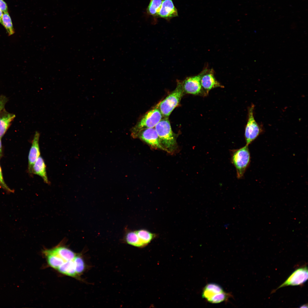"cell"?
Returning a JSON list of instances; mask_svg holds the SVG:
<instances>
[{
    "instance_id": "obj_5",
    "label": "cell",
    "mask_w": 308,
    "mask_h": 308,
    "mask_svg": "<svg viewBox=\"0 0 308 308\" xmlns=\"http://www.w3.org/2000/svg\"><path fill=\"white\" fill-rule=\"evenodd\" d=\"M163 115L158 105L147 113L132 128V135L145 129L154 128L162 119Z\"/></svg>"
},
{
    "instance_id": "obj_7",
    "label": "cell",
    "mask_w": 308,
    "mask_h": 308,
    "mask_svg": "<svg viewBox=\"0 0 308 308\" xmlns=\"http://www.w3.org/2000/svg\"><path fill=\"white\" fill-rule=\"evenodd\" d=\"M132 136L139 139L153 148L164 151L155 127L142 129Z\"/></svg>"
},
{
    "instance_id": "obj_3",
    "label": "cell",
    "mask_w": 308,
    "mask_h": 308,
    "mask_svg": "<svg viewBox=\"0 0 308 308\" xmlns=\"http://www.w3.org/2000/svg\"><path fill=\"white\" fill-rule=\"evenodd\" d=\"M184 93L180 81L178 80L175 90L158 105L163 116L168 117L178 105Z\"/></svg>"
},
{
    "instance_id": "obj_16",
    "label": "cell",
    "mask_w": 308,
    "mask_h": 308,
    "mask_svg": "<svg viewBox=\"0 0 308 308\" xmlns=\"http://www.w3.org/2000/svg\"><path fill=\"white\" fill-rule=\"evenodd\" d=\"M56 253L65 262L74 259L76 254L66 246L59 245L52 248Z\"/></svg>"
},
{
    "instance_id": "obj_25",
    "label": "cell",
    "mask_w": 308,
    "mask_h": 308,
    "mask_svg": "<svg viewBox=\"0 0 308 308\" xmlns=\"http://www.w3.org/2000/svg\"><path fill=\"white\" fill-rule=\"evenodd\" d=\"M7 101V98L4 96H0V112L5 107V106Z\"/></svg>"
},
{
    "instance_id": "obj_15",
    "label": "cell",
    "mask_w": 308,
    "mask_h": 308,
    "mask_svg": "<svg viewBox=\"0 0 308 308\" xmlns=\"http://www.w3.org/2000/svg\"><path fill=\"white\" fill-rule=\"evenodd\" d=\"M223 292V288L220 285L215 283H209L206 285L203 288L202 297L208 301L216 294Z\"/></svg>"
},
{
    "instance_id": "obj_2",
    "label": "cell",
    "mask_w": 308,
    "mask_h": 308,
    "mask_svg": "<svg viewBox=\"0 0 308 308\" xmlns=\"http://www.w3.org/2000/svg\"><path fill=\"white\" fill-rule=\"evenodd\" d=\"M231 162L235 168L237 177L242 179L250 162V155L248 145L231 150Z\"/></svg>"
},
{
    "instance_id": "obj_13",
    "label": "cell",
    "mask_w": 308,
    "mask_h": 308,
    "mask_svg": "<svg viewBox=\"0 0 308 308\" xmlns=\"http://www.w3.org/2000/svg\"><path fill=\"white\" fill-rule=\"evenodd\" d=\"M43 253L46 258L48 264L52 268L57 270L65 261L58 255L52 248L46 249Z\"/></svg>"
},
{
    "instance_id": "obj_26",
    "label": "cell",
    "mask_w": 308,
    "mask_h": 308,
    "mask_svg": "<svg viewBox=\"0 0 308 308\" xmlns=\"http://www.w3.org/2000/svg\"><path fill=\"white\" fill-rule=\"evenodd\" d=\"M0 9L3 13L8 11L7 5L3 0H0Z\"/></svg>"
},
{
    "instance_id": "obj_8",
    "label": "cell",
    "mask_w": 308,
    "mask_h": 308,
    "mask_svg": "<svg viewBox=\"0 0 308 308\" xmlns=\"http://www.w3.org/2000/svg\"><path fill=\"white\" fill-rule=\"evenodd\" d=\"M308 276V270L306 267L298 268L295 271L276 289L286 286L301 285L307 280Z\"/></svg>"
},
{
    "instance_id": "obj_27",
    "label": "cell",
    "mask_w": 308,
    "mask_h": 308,
    "mask_svg": "<svg viewBox=\"0 0 308 308\" xmlns=\"http://www.w3.org/2000/svg\"><path fill=\"white\" fill-rule=\"evenodd\" d=\"M3 12L0 9V23L2 24V18Z\"/></svg>"
},
{
    "instance_id": "obj_1",
    "label": "cell",
    "mask_w": 308,
    "mask_h": 308,
    "mask_svg": "<svg viewBox=\"0 0 308 308\" xmlns=\"http://www.w3.org/2000/svg\"><path fill=\"white\" fill-rule=\"evenodd\" d=\"M155 128L164 151L169 153L175 152L177 147L176 139L168 117L162 119Z\"/></svg>"
},
{
    "instance_id": "obj_12",
    "label": "cell",
    "mask_w": 308,
    "mask_h": 308,
    "mask_svg": "<svg viewBox=\"0 0 308 308\" xmlns=\"http://www.w3.org/2000/svg\"><path fill=\"white\" fill-rule=\"evenodd\" d=\"M46 167L44 159L40 156L34 164L32 172V173L40 177L45 183L49 184L50 182L47 176Z\"/></svg>"
},
{
    "instance_id": "obj_4",
    "label": "cell",
    "mask_w": 308,
    "mask_h": 308,
    "mask_svg": "<svg viewBox=\"0 0 308 308\" xmlns=\"http://www.w3.org/2000/svg\"><path fill=\"white\" fill-rule=\"evenodd\" d=\"M254 105L252 104L248 110V119L245 128L244 136L246 145H248L263 131L262 127L256 121L254 116Z\"/></svg>"
},
{
    "instance_id": "obj_24",
    "label": "cell",
    "mask_w": 308,
    "mask_h": 308,
    "mask_svg": "<svg viewBox=\"0 0 308 308\" xmlns=\"http://www.w3.org/2000/svg\"><path fill=\"white\" fill-rule=\"evenodd\" d=\"M0 187L7 193H13L14 191L10 189L4 181L1 167L0 166Z\"/></svg>"
},
{
    "instance_id": "obj_11",
    "label": "cell",
    "mask_w": 308,
    "mask_h": 308,
    "mask_svg": "<svg viewBox=\"0 0 308 308\" xmlns=\"http://www.w3.org/2000/svg\"><path fill=\"white\" fill-rule=\"evenodd\" d=\"M178 16L177 11L172 0H163L158 16L167 20Z\"/></svg>"
},
{
    "instance_id": "obj_14",
    "label": "cell",
    "mask_w": 308,
    "mask_h": 308,
    "mask_svg": "<svg viewBox=\"0 0 308 308\" xmlns=\"http://www.w3.org/2000/svg\"><path fill=\"white\" fill-rule=\"evenodd\" d=\"M15 114L6 112L4 109L0 112V138L4 135L15 118Z\"/></svg>"
},
{
    "instance_id": "obj_28",
    "label": "cell",
    "mask_w": 308,
    "mask_h": 308,
    "mask_svg": "<svg viewBox=\"0 0 308 308\" xmlns=\"http://www.w3.org/2000/svg\"><path fill=\"white\" fill-rule=\"evenodd\" d=\"M2 152V145L1 138H0V156H1Z\"/></svg>"
},
{
    "instance_id": "obj_6",
    "label": "cell",
    "mask_w": 308,
    "mask_h": 308,
    "mask_svg": "<svg viewBox=\"0 0 308 308\" xmlns=\"http://www.w3.org/2000/svg\"><path fill=\"white\" fill-rule=\"evenodd\" d=\"M202 73L203 71L197 75L187 77L183 81L180 80L184 93L204 96L207 95L201 84Z\"/></svg>"
},
{
    "instance_id": "obj_9",
    "label": "cell",
    "mask_w": 308,
    "mask_h": 308,
    "mask_svg": "<svg viewBox=\"0 0 308 308\" xmlns=\"http://www.w3.org/2000/svg\"><path fill=\"white\" fill-rule=\"evenodd\" d=\"M200 79L202 87L207 95L211 89L217 87L224 88V86L216 79L214 75V70L206 68L203 71Z\"/></svg>"
},
{
    "instance_id": "obj_23",
    "label": "cell",
    "mask_w": 308,
    "mask_h": 308,
    "mask_svg": "<svg viewBox=\"0 0 308 308\" xmlns=\"http://www.w3.org/2000/svg\"><path fill=\"white\" fill-rule=\"evenodd\" d=\"M228 294L225 292L217 294L211 297L208 301L212 303H218L225 301Z\"/></svg>"
},
{
    "instance_id": "obj_20",
    "label": "cell",
    "mask_w": 308,
    "mask_h": 308,
    "mask_svg": "<svg viewBox=\"0 0 308 308\" xmlns=\"http://www.w3.org/2000/svg\"><path fill=\"white\" fill-rule=\"evenodd\" d=\"M163 0H150L147 8L148 13L153 16H158Z\"/></svg>"
},
{
    "instance_id": "obj_22",
    "label": "cell",
    "mask_w": 308,
    "mask_h": 308,
    "mask_svg": "<svg viewBox=\"0 0 308 308\" xmlns=\"http://www.w3.org/2000/svg\"><path fill=\"white\" fill-rule=\"evenodd\" d=\"M76 271L78 275L81 274L84 271L85 264L82 258L80 256L76 255L74 259Z\"/></svg>"
},
{
    "instance_id": "obj_21",
    "label": "cell",
    "mask_w": 308,
    "mask_h": 308,
    "mask_svg": "<svg viewBox=\"0 0 308 308\" xmlns=\"http://www.w3.org/2000/svg\"><path fill=\"white\" fill-rule=\"evenodd\" d=\"M2 24L6 30L9 35L14 33V31L11 17L8 11L4 12L2 18Z\"/></svg>"
},
{
    "instance_id": "obj_17",
    "label": "cell",
    "mask_w": 308,
    "mask_h": 308,
    "mask_svg": "<svg viewBox=\"0 0 308 308\" xmlns=\"http://www.w3.org/2000/svg\"><path fill=\"white\" fill-rule=\"evenodd\" d=\"M57 270L61 273L68 276L76 277L78 275L75 271L74 259L65 262Z\"/></svg>"
},
{
    "instance_id": "obj_18",
    "label": "cell",
    "mask_w": 308,
    "mask_h": 308,
    "mask_svg": "<svg viewBox=\"0 0 308 308\" xmlns=\"http://www.w3.org/2000/svg\"><path fill=\"white\" fill-rule=\"evenodd\" d=\"M144 246L150 243L157 235L146 230L142 229L135 231Z\"/></svg>"
},
{
    "instance_id": "obj_19",
    "label": "cell",
    "mask_w": 308,
    "mask_h": 308,
    "mask_svg": "<svg viewBox=\"0 0 308 308\" xmlns=\"http://www.w3.org/2000/svg\"><path fill=\"white\" fill-rule=\"evenodd\" d=\"M126 242L129 244L138 247L144 246L135 231L127 233L125 237Z\"/></svg>"
},
{
    "instance_id": "obj_10",
    "label": "cell",
    "mask_w": 308,
    "mask_h": 308,
    "mask_svg": "<svg viewBox=\"0 0 308 308\" xmlns=\"http://www.w3.org/2000/svg\"><path fill=\"white\" fill-rule=\"evenodd\" d=\"M40 133L35 132L28 156V171L30 174L32 173L33 166L38 157L40 156V152L39 141Z\"/></svg>"
}]
</instances>
